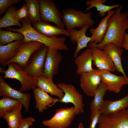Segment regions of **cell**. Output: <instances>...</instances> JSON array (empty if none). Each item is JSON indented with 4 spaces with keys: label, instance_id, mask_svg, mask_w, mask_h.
<instances>
[{
    "label": "cell",
    "instance_id": "40",
    "mask_svg": "<svg viewBox=\"0 0 128 128\" xmlns=\"http://www.w3.org/2000/svg\"></svg>",
    "mask_w": 128,
    "mask_h": 128
},
{
    "label": "cell",
    "instance_id": "17",
    "mask_svg": "<svg viewBox=\"0 0 128 128\" xmlns=\"http://www.w3.org/2000/svg\"><path fill=\"white\" fill-rule=\"evenodd\" d=\"M32 26L37 32L42 35L49 37H56L60 35L69 37V32L67 29H62L49 23L41 21L32 23Z\"/></svg>",
    "mask_w": 128,
    "mask_h": 128
},
{
    "label": "cell",
    "instance_id": "9",
    "mask_svg": "<svg viewBox=\"0 0 128 128\" xmlns=\"http://www.w3.org/2000/svg\"><path fill=\"white\" fill-rule=\"evenodd\" d=\"M43 45L37 41H23L17 49L15 56L1 64L2 65L5 66L10 63H15L23 68L26 66L29 59L33 53L41 48Z\"/></svg>",
    "mask_w": 128,
    "mask_h": 128
},
{
    "label": "cell",
    "instance_id": "29",
    "mask_svg": "<svg viewBox=\"0 0 128 128\" xmlns=\"http://www.w3.org/2000/svg\"><path fill=\"white\" fill-rule=\"evenodd\" d=\"M28 9V19L31 23L41 21L38 0H25Z\"/></svg>",
    "mask_w": 128,
    "mask_h": 128
},
{
    "label": "cell",
    "instance_id": "19",
    "mask_svg": "<svg viewBox=\"0 0 128 128\" xmlns=\"http://www.w3.org/2000/svg\"><path fill=\"white\" fill-rule=\"evenodd\" d=\"M75 63L77 66V74H81L92 71V55L90 48H87L81 54L75 58Z\"/></svg>",
    "mask_w": 128,
    "mask_h": 128
},
{
    "label": "cell",
    "instance_id": "22",
    "mask_svg": "<svg viewBox=\"0 0 128 128\" xmlns=\"http://www.w3.org/2000/svg\"><path fill=\"white\" fill-rule=\"evenodd\" d=\"M102 50L105 51L109 56L115 66L116 71L122 73L123 75L127 76L122 64L123 49L119 47L114 43H110L105 45Z\"/></svg>",
    "mask_w": 128,
    "mask_h": 128
},
{
    "label": "cell",
    "instance_id": "21",
    "mask_svg": "<svg viewBox=\"0 0 128 128\" xmlns=\"http://www.w3.org/2000/svg\"><path fill=\"white\" fill-rule=\"evenodd\" d=\"M37 80V87L50 94L51 96H57L60 100L64 96L63 90L58 87L53 82V79L46 78L43 75L36 78Z\"/></svg>",
    "mask_w": 128,
    "mask_h": 128
},
{
    "label": "cell",
    "instance_id": "25",
    "mask_svg": "<svg viewBox=\"0 0 128 128\" xmlns=\"http://www.w3.org/2000/svg\"><path fill=\"white\" fill-rule=\"evenodd\" d=\"M23 40L15 41L5 45H0V63L2 64L13 58Z\"/></svg>",
    "mask_w": 128,
    "mask_h": 128
},
{
    "label": "cell",
    "instance_id": "31",
    "mask_svg": "<svg viewBox=\"0 0 128 128\" xmlns=\"http://www.w3.org/2000/svg\"><path fill=\"white\" fill-rule=\"evenodd\" d=\"M21 103V102L18 100L3 97L0 100V113L11 109Z\"/></svg>",
    "mask_w": 128,
    "mask_h": 128
},
{
    "label": "cell",
    "instance_id": "35",
    "mask_svg": "<svg viewBox=\"0 0 128 128\" xmlns=\"http://www.w3.org/2000/svg\"><path fill=\"white\" fill-rule=\"evenodd\" d=\"M35 119L31 117H29L23 119L18 128H29L33 125Z\"/></svg>",
    "mask_w": 128,
    "mask_h": 128
},
{
    "label": "cell",
    "instance_id": "39",
    "mask_svg": "<svg viewBox=\"0 0 128 128\" xmlns=\"http://www.w3.org/2000/svg\"><path fill=\"white\" fill-rule=\"evenodd\" d=\"M127 68H128V62L127 63Z\"/></svg>",
    "mask_w": 128,
    "mask_h": 128
},
{
    "label": "cell",
    "instance_id": "18",
    "mask_svg": "<svg viewBox=\"0 0 128 128\" xmlns=\"http://www.w3.org/2000/svg\"><path fill=\"white\" fill-rule=\"evenodd\" d=\"M32 90L36 102L35 108L38 110L39 112H43L45 110L59 102V99L52 97L48 93L39 87H37Z\"/></svg>",
    "mask_w": 128,
    "mask_h": 128
},
{
    "label": "cell",
    "instance_id": "5",
    "mask_svg": "<svg viewBox=\"0 0 128 128\" xmlns=\"http://www.w3.org/2000/svg\"><path fill=\"white\" fill-rule=\"evenodd\" d=\"M41 21L52 22L59 27L65 29V26L62 18V14L52 0H38Z\"/></svg>",
    "mask_w": 128,
    "mask_h": 128
},
{
    "label": "cell",
    "instance_id": "7",
    "mask_svg": "<svg viewBox=\"0 0 128 128\" xmlns=\"http://www.w3.org/2000/svg\"><path fill=\"white\" fill-rule=\"evenodd\" d=\"M98 128H128V109L106 114H101Z\"/></svg>",
    "mask_w": 128,
    "mask_h": 128
},
{
    "label": "cell",
    "instance_id": "10",
    "mask_svg": "<svg viewBox=\"0 0 128 128\" xmlns=\"http://www.w3.org/2000/svg\"><path fill=\"white\" fill-rule=\"evenodd\" d=\"M76 115L74 106L56 110L50 119L42 122L49 128H67L69 126Z\"/></svg>",
    "mask_w": 128,
    "mask_h": 128
},
{
    "label": "cell",
    "instance_id": "3",
    "mask_svg": "<svg viewBox=\"0 0 128 128\" xmlns=\"http://www.w3.org/2000/svg\"><path fill=\"white\" fill-rule=\"evenodd\" d=\"M61 12L62 20L69 31L75 28H82L86 25L92 27L95 24L91 12L85 13L82 10L71 8L64 9Z\"/></svg>",
    "mask_w": 128,
    "mask_h": 128
},
{
    "label": "cell",
    "instance_id": "1",
    "mask_svg": "<svg viewBox=\"0 0 128 128\" xmlns=\"http://www.w3.org/2000/svg\"><path fill=\"white\" fill-rule=\"evenodd\" d=\"M122 5L116 8L115 13L109 18L107 31L102 41L95 45L88 46L100 50L106 44L112 43L119 48H122L123 37L126 30L128 29V12H121Z\"/></svg>",
    "mask_w": 128,
    "mask_h": 128
},
{
    "label": "cell",
    "instance_id": "15",
    "mask_svg": "<svg viewBox=\"0 0 128 128\" xmlns=\"http://www.w3.org/2000/svg\"><path fill=\"white\" fill-rule=\"evenodd\" d=\"M93 64L99 70L113 72L116 70L115 66L107 53L105 50L96 48L91 47Z\"/></svg>",
    "mask_w": 128,
    "mask_h": 128
},
{
    "label": "cell",
    "instance_id": "8",
    "mask_svg": "<svg viewBox=\"0 0 128 128\" xmlns=\"http://www.w3.org/2000/svg\"><path fill=\"white\" fill-rule=\"evenodd\" d=\"M48 47L43 45L35 51L29 59L23 71L33 77L43 75Z\"/></svg>",
    "mask_w": 128,
    "mask_h": 128
},
{
    "label": "cell",
    "instance_id": "37",
    "mask_svg": "<svg viewBox=\"0 0 128 128\" xmlns=\"http://www.w3.org/2000/svg\"><path fill=\"white\" fill-rule=\"evenodd\" d=\"M78 128H84L83 124L82 122H81L79 123Z\"/></svg>",
    "mask_w": 128,
    "mask_h": 128
},
{
    "label": "cell",
    "instance_id": "13",
    "mask_svg": "<svg viewBox=\"0 0 128 128\" xmlns=\"http://www.w3.org/2000/svg\"><path fill=\"white\" fill-rule=\"evenodd\" d=\"M0 96L7 97L19 101L27 112L31 96L28 93H23L12 88L8 84L2 76L0 75Z\"/></svg>",
    "mask_w": 128,
    "mask_h": 128
},
{
    "label": "cell",
    "instance_id": "36",
    "mask_svg": "<svg viewBox=\"0 0 128 128\" xmlns=\"http://www.w3.org/2000/svg\"><path fill=\"white\" fill-rule=\"evenodd\" d=\"M122 47L126 50H128V34L124 33L122 39Z\"/></svg>",
    "mask_w": 128,
    "mask_h": 128
},
{
    "label": "cell",
    "instance_id": "26",
    "mask_svg": "<svg viewBox=\"0 0 128 128\" xmlns=\"http://www.w3.org/2000/svg\"><path fill=\"white\" fill-rule=\"evenodd\" d=\"M16 7L12 5L8 9L3 17L0 19V28L17 26L20 28L23 26L16 19L15 15Z\"/></svg>",
    "mask_w": 128,
    "mask_h": 128
},
{
    "label": "cell",
    "instance_id": "27",
    "mask_svg": "<svg viewBox=\"0 0 128 128\" xmlns=\"http://www.w3.org/2000/svg\"><path fill=\"white\" fill-rule=\"evenodd\" d=\"M108 90L107 85L101 82L96 91L94 99L90 104V108L91 113L99 110L104 100V96Z\"/></svg>",
    "mask_w": 128,
    "mask_h": 128
},
{
    "label": "cell",
    "instance_id": "2",
    "mask_svg": "<svg viewBox=\"0 0 128 128\" xmlns=\"http://www.w3.org/2000/svg\"><path fill=\"white\" fill-rule=\"evenodd\" d=\"M22 26L19 28L9 27L5 28L6 31L18 32L24 36V42L30 41L40 42L48 47L55 50L67 51L68 46L65 43L66 38L64 37H49L39 33L33 28L27 18H23L20 21Z\"/></svg>",
    "mask_w": 128,
    "mask_h": 128
},
{
    "label": "cell",
    "instance_id": "30",
    "mask_svg": "<svg viewBox=\"0 0 128 128\" xmlns=\"http://www.w3.org/2000/svg\"><path fill=\"white\" fill-rule=\"evenodd\" d=\"M24 38V35L21 33L12 32L0 29V45H5L16 40H23Z\"/></svg>",
    "mask_w": 128,
    "mask_h": 128
},
{
    "label": "cell",
    "instance_id": "20",
    "mask_svg": "<svg viewBox=\"0 0 128 128\" xmlns=\"http://www.w3.org/2000/svg\"><path fill=\"white\" fill-rule=\"evenodd\" d=\"M115 12V10H113L108 12L107 15L101 20L96 28H90V32L91 36L88 46L99 44L102 41L107 31L108 19Z\"/></svg>",
    "mask_w": 128,
    "mask_h": 128
},
{
    "label": "cell",
    "instance_id": "32",
    "mask_svg": "<svg viewBox=\"0 0 128 128\" xmlns=\"http://www.w3.org/2000/svg\"><path fill=\"white\" fill-rule=\"evenodd\" d=\"M22 0H0V16L5 13L8 9L14 4H16Z\"/></svg>",
    "mask_w": 128,
    "mask_h": 128
},
{
    "label": "cell",
    "instance_id": "12",
    "mask_svg": "<svg viewBox=\"0 0 128 128\" xmlns=\"http://www.w3.org/2000/svg\"><path fill=\"white\" fill-rule=\"evenodd\" d=\"M80 86L84 93L87 96L94 97L96 91L101 82L96 69L80 75Z\"/></svg>",
    "mask_w": 128,
    "mask_h": 128
},
{
    "label": "cell",
    "instance_id": "23",
    "mask_svg": "<svg viewBox=\"0 0 128 128\" xmlns=\"http://www.w3.org/2000/svg\"><path fill=\"white\" fill-rule=\"evenodd\" d=\"M128 108V93L124 97L114 101L104 100L99 110L101 114L113 113Z\"/></svg>",
    "mask_w": 128,
    "mask_h": 128
},
{
    "label": "cell",
    "instance_id": "34",
    "mask_svg": "<svg viewBox=\"0 0 128 128\" xmlns=\"http://www.w3.org/2000/svg\"><path fill=\"white\" fill-rule=\"evenodd\" d=\"M101 114L99 110L91 113L90 115L91 122L88 128H95L99 117Z\"/></svg>",
    "mask_w": 128,
    "mask_h": 128
},
{
    "label": "cell",
    "instance_id": "11",
    "mask_svg": "<svg viewBox=\"0 0 128 128\" xmlns=\"http://www.w3.org/2000/svg\"><path fill=\"white\" fill-rule=\"evenodd\" d=\"M101 82L105 84L108 90L116 93H119L122 87L128 85V78L124 75L117 76L110 72L104 70L96 69Z\"/></svg>",
    "mask_w": 128,
    "mask_h": 128
},
{
    "label": "cell",
    "instance_id": "28",
    "mask_svg": "<svg viewBox=\"0 0 128 128\" xmlns=\"http://www.w3.org/2000/svg\"><path fill=\"white\" fill-rule=\"evenodd\" d=\"M107 1L106 0H91L86 1V4L87 6L86 8L85 11H89L92 8L95 7L99 11L100 16L104 17L105 13L108 12L114 8H118L120 6L119 4L108 6L103 4Z\"/></svg>",
    "mask_w": 128,
    "mask_h": 128
},
{
    "label": "cell",
    "instance_id": "33",
    "mask_svg": "<svg viewBox=\"0 0 128 128\" xmlns=\"http://www.w3.org/2000/svg\"><path fill=\"white\" fill-rule=\"evenodd\" d=\"M28 8L25 3L20 8L16 11L15 15L17 20L19 22L22 19L28 18Z\"/></svg>",
    "mask_w": 128,
    "mask_h": 128
},
{
    "label": "cell",
    "instance_id": "6",
    "mask_svg": "<svg viewBox=\"0 0 128 128\" xmlns=\"http://www.w3.org/2000/svg\"><path fill=\"white\" fill-rule=\"evenodd\" d=\"M58 87L63 90L64 95L59 102L62 103H71L74 105L76 115L84 112V104L83 96L76 87L71 84L61 82L57 83Z\"/></svg>",
    "mask_w": 128,
    "mask_h": 128
},
{
    "label": "cell",
    "instance_id": "16",
    "mask_svg": "<svg viewBox=\"0 0 128 128\" xmlns=\"http://www.w3.org/2000/svg\"><path fill=\"white\" fill-rule=\"evenodd\" d=\"M90 27L89 25H86L79 30L74 28L69 31V37L71 42L73 44L75 42L77 43V47L74 54V57L77 56L81 50L88 47L87 44L90 41L91 38L90 37L87 36L86 33Z\"/></svg>",
    "mask_w": 128,
    "mask_h": 128
},
{
    "label": "cell",
    "instance_id": "24",
    "mask_svg": "<svg viewBox=\"0 0 128 128\" xmlns=\"http://www.w3.org/2000/svg\"><path fill=\"white\" fill-rule=\"evenodd\" d=\"M22 104L21 103L4 112L0 113V117L7 122L9 128H18L23 119L21 114Z\"/></svg>",
    "mask_w": 128,
    "mask_h": 128
},
{
    "label": "cell",
    "instance_id": "14",
    "mask_svg": "<svg viewBox=\"0 0 128 128\" xmlns=\"http://www.w3.org/2000/svg\"><path fill=\"white\" fill-rule=\"evenodd\" d=\"M62 58V55L58 50L48 48L43 75L47 78L53 79L54 75L58 72Z\"/></svg>",
    "mask_w": 128,
    "mask_h": 128
},
{
    "label": "cell",
    "instance_id": "38",
    "mask_svg": "<svg viewBox=\"0 0 128 128\" xmlns=\"http://www.w3.org/2000/svg\"><path fill=\"white\" fill-rule=\"evenodd\" d=\"M5 69H4L3 68H2V67H0V73L1 74H3V73H4V72L5 71Z\"/></svg>",
    "mask_w": 128,
    "mask_h": 128
},
{
    "label": "cell",
    "instance_id": "4",
    "mask_svg": "<svg viewBox=\"0 0 128 128\" xmlns=\"http://www.w3.org/2000/svg\"><path fill=\"white\" fill-rule=\"evenodd\" d=\"M7 69L4 72V78L14 79L21 84L19 91L22 92L28 91L37 87V80L24 72L21 66L17 63H12L8 64Z\"/></svg>",
    "mask_w": 128,
    "mask_h": 128
}]
</instances>
